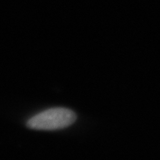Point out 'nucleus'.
I'll return each instance as SVG.
<instances>
[{
  "instance_id": "1",
  "label": "nucleus",
  "mask_w": 160,
  "mask_h": 160,
  "mask_svg": "<svg viewBox=\"0 0 160 160\" xmlns=\"http://www.w3.org/2000/svg\"><path fill=\"white\" fill-rule=\"evenodd\" d=\"M77 120V115L65 108H53L31 117L26 123L28 128L43 131H55L68 127Z\"/></svg>"
}]
</instances>
